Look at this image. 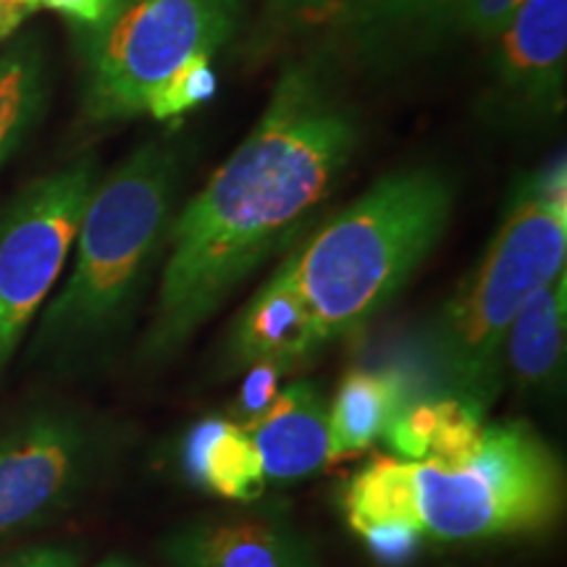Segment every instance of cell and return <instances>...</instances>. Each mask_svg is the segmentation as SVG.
Instances as JSON below:
<instances>
[{
    "mask_svg": "<svg viewBox=\"0 0 567 567\" xmlns=\"http://www.w3.org/2000/svg\"><path fill=\"white\" fill-rule=\"evenodd\" d=\"M567 260L565 158L515 187L492 243L439 310L429 334V360L439 394L488 410L505 381L509 326L530 297Z\"/></svg>",
    "mask_w": 567,
    "mask_h": 567,
    "instance_id": "cell-4",
    "label": "cell"
},
{
    "mask_svg": "<svg viewBox=\"0 0 567 567\" xmlns=\"http://www.w3.org/2000/svg\"><path fill=\"white\" fill-rule=\"evenodd\" d=\"M92 567H137V565L130 563V559L122 557V555H111V557L101 559V563H97V565H92Z\"/></svg>",
    "mask_w": 567,
    "mask_h": 567,
    "instance_id": "cell-29",
    "label": "cell"
},
{
    "mask_svg": "<svg viewBox=\"0 0 567 567\" xmlns=\"http://www.w3.org/2000/svg\"><path fill=\"white\" fill-rule=\"evenodd\" d=\"M410 481L415 526L444 544L534 536L565 509V467L523 421L486 423L478 452L460 467L410 463Z\"/></svg>",
    "mask_w": 567,
    "mask_h": 567,
    "instance_id": "cell-6",
    "label": "cell"
},
{
    "mask_svg": "<svg viewBox=\"0 0 567 567\" xmlns=\"http://www.w3.org/2000/svg\"><path fill=\"white\" fill-rule=\"evenodd\" d=\"M455 187L436 168L381 176L287 252L323 347L363 331L442 243Z\"/></svg>",
    "mask_w": 567,
    "mask_h": 567,
    "instance_id": "cell-3",
    "label": "cell"
},
{
    "mask_svg": "<svg viewBox=\"0 0 567 567\" xmlns=\"http://www.w3.org/2000/svg\"><path fill=\"white\" fill-rule=\"evenodd\" d=\"M486 105L496 122L559 118L567 87V0H526L492 40Z\"/></svg>",
    "mask_w": 567,
    "mask_h": 567,
    "instance_id": "cell-9",
    "label": "cell"
},
{
    "mask_svg": "<svg viewBox=\"0 0 567 567\" xmlns=\"http://www.w3.org/2000/svg\"><path fill=\"white\" fill-rule=\"evenodd\" d=\"M526 0H457L452 34L488 42Z\"/></svg>",
    "mask_w": 567,
    "mask_h": 567,
    "instance_id": "cell-23",
    "label": "cell"
},
{
    "mask_svg": "<svg viewBox=\"0 0 567 567\" xmlns=\"http://www.w3.org/2000/svg\"><path fill=\"white\" fill-rule=\"evenodd\" d=\"M179 174L174 147L151 140L97 179L71 245V271L38 316L32 360L84 363L130 326L166 250Z\"/></svg>",
    "mask_w": 567,
    "mask_h": 567,
    "instance_id": "cell-2",
    "label": "cell"
},
{
    "mask_svg": "<svg viewBox=\"0 0 567 567\" xmlns=\"http://www.w3.org/2000/svg\"><path fill=\"white\" fill-rule=\"evenodd\" d=\"M329 9L354 53L392 61L452 34L457 0H331Z\"/></svg>",
    "mask_w": 567,
    "mask_h": 567,
    "instance_id": "cell-13",
    "label": "cell"
},
{
    "mask_svg": "<svg viewBox=\"0 0 567 567\" xmlns=\"http://www.w3.org/2000/svg\"><path fill=\"white\" fill-rule=\"evenodd\" d=\"M11 40L0 53V168L38 126L51 95V66L40 34Z\"/></svg>",
    "mask_w": 567,
    "mask_h": 567,
    "instance_id": "cell-17",
    "label": "cell"
},
{
    "mask_svg": "<svg viewBox=\"0 0 567 567\" xmlns=\"http://www.w3.org/2000/svg\"><path fill=\"white\" fill-rule=\"evenodd\" d=\"M122 436L74 405H38L0 431V542L74 509L109 476Z\"/></svg>",
    "mask_w": 567,
    "mask_h": 567,
    "instance_id": "cell-7",
    "label": "cell"
},
{
    "mask_svg": "<svg viewBox=\"0 0 567 567\" xmlns=\"http://www.w3.org/2000/svg\"><path fill=\"white\" fill-rule=\"evenodd\" d=\"M243 0H124L82 40L90 124L182 122L218 95L213 61L237 34Z\"/></svg>",
    "mask_w": 567,
    "mask_h": 567,
    "instance_id": "cell-5",
    "label": "cell"
},
{
    "mask_svg": "<svg viewBox=\"0 0 567 567\" xmlns=\"http://www.w3.org/2000/svg\"><path fill=\"white\" fill-rule=\"evenodd\" d=\"M0 9L6 11V17H9L17 27L24 24L34 11H40L38 0H0Z\"/></svg>",
    "mask_w": 567,
    "mask_h": 567,
    "instance_id": "cell-26",
    "label": "cell"
},
{
    "mask_svg": "<svg viewBox=\"0 0 567 567\" xmlns=\"http://www.w3.org/2000/svg\"><path fill=\"white\" fill-rule=\"evenodd\" d=\"M567 268L544 284L509 326L505 371L530 396H557L565 384Z\"/></svg>",
    "mask_w": 567,
    "mask_h": 567,
    "instance_id": "cell-14",
    "label": "cell"
},
{
    "mask_svg": "<svg viewBox=\"0 0 567 567\" xmlns=\"http://www.w3.org/2000/svg\"><path fill=\"white\" fill-rule=\"evenodd\" d=\"M17 32H19V27L13 24V21H11L9 17H6L3 9H0V42L11 40Z\"/></svg>",
    "mask_w": 567,
    "mask_h": 567,
    "instance_id": "cell-28",
    "label": "cell"
},
{
    "mask_svg": "<svg viewBox=\"0 0 567 567\" xmlns=\"http://www.w3.org/2000/svg\"><path fill=\"white\" fill-rule=\"evenodd\" d=\"M344 517L358 534L360 528L375 523L408 520L413 523V481H410V463L400 457H379L360 467L347 481L342 496ZM417 528V526H415ZM421 530V528H417Z\"/></svg>",
    "mask_w": 567,
    "mask_h": 567,
    "instance_id": "cell-18",
    "label": "cell"
},
{
    "mask_svg": "<svg viewBox=\"0 0 567 567\" xmlns=\"http://www.w3.org/2000/svg\"><path fill=\"white\" fill-rule=\"evenodd\" d=\"M444 415V394L431 400H408L386 429V444L396 457L408 463H423L429 457L431 439H434L439 421Z\"/></svg>",
    "mask_w": 567,
    "mask_h": 567,
    "instance_id": "cell-20",
    "label": "cell"
},
{
    "mask_svg": "<svg viewBox=\"0 0 567 567\" xmlns=\"http://www.w3.org/2000/svg\"><path fill=\"white\" fill-rule=\"evenodd\" d=\"M124 0H38V9H51L76 27V34H90L113 17Z\"/></svg>",
    "mask_w": 567,
    "mask_h": 567,
    "instance_id": "cell-24",
    "label": "cell"
},
{
    "mask_svg": "<svg viewBox=\"0 0 567 567\" xmlns=\"http://www.w3.org/2000/svg\"><path fill=\"white\" fill-rule=\"evenodd\" d=\"M268 484L313 478L331 463L329 405L310 381L284 386L268 413L247 425Z\"/></svg>",
    "mask_w": 567,
    "mask_h": 567,
    "instance_id": "cell-12",
    "label": "cell"
},
{
    "mask_svg": "<svg viewBox=\"0 0 567 567\" xmlns=\"http://www.w3.org/2000/svg\"><path fill=\"white\" fill-rule=\"evenodd\" d=\"M284 11H316L331 6V0H274Z\"/></svg>",
    "mask_w": 567,
    "mask_h": 567,
    "instance_id": "cell-27",
    "label": "cell"
},
{
    "mask_svg": "<svg viewBox=\"0 0 567 567\" xmlns=\"http://www.w3.org/2000/svg\"><path fill=\"white\" fill-rule=\"evenodd\" d=\"M179 467L187 484L231 502H258L268 486L250 434L221 415L203 417L184 431Z\"/></svg>",
    "mask_w": 567,
    "mask_h": 567,
    "instance_id": "cell-15",
    "label": "cell"
},
{
    "mask_svg": "<svg viewBox=\"0 0 567 567\" xmlns=\"http://www.w3.org/2000/svg\"><path fill=\"white\" fill-rule=\"evenodd\" d=\"M84 551L76 544H40V547L6 551L0 567H80Z\"/></svg>",
    "mask_w": 567,
    "mask_h": 567,
    "instance_id": "cell-25",
    "label": "cell"
},
{
    "mask_svg": "<svg viewBox=\"0 0 567 567\" xmlns=\"http://www.w3.org/2000/svg\"><path fill=\"white\" fill-rule=\"evenodd\" d=\"M405 402V384L396 373L368 368L347 373L329 408L331 463L371 450Z\"/></svg>",
    "mask_w": 567,
    "mask_h": 567,
    "instance_id": "cell-16",
    "label": "cell"
},
{
    "mask_svg": "<svg viewBox=\"0 0 567 567\" xmlns=\"http://www.w3.org/2000/svg\"><path fill=\"white\" fill-rule=\"evenodd\" d=\"M284 373L287 371L274 363H255L250 368H245L243 386H239L237 396H234L229 421L239 423L243 429L252 425L255 421H260L281 392Z\"/></svg>",
    "mask_w": 567,
    "mask_h": 567,
    "instance_id": "cell-22",
    "label": "cell"
},
{
    "mask_svg": "<svg viewBox=\"0 0 567 567\" xmlns=\"http://www.w3.org/2000/svg\"><path fill=\"white\" fill-rule=\"evenodd\" d=\"M484 410L467 405L457 396L444 394V415L439 429L431 439L429 457L423 463H434L442 467H460L478 452L484 439Z\"/></svg>",
    "mask_w": 567,
    "mask_h": 567,
    "instance_id": "cell-19",
    "label": "cell"
},
{
    "mask_svg": "<svg viewBox=\"0 0 567 567\" xmlns=\"http://www.w3.org/2000/svg\"><path fill=\"white\" fill-rule=\"evenodd\" d=\"M321 350L313 313L284 258L231 323L224 350L226 368L245 371L255 363H274L292 371Z\"/></svg>",
    "mask_w": 567,
    "mask_h": 567,
    "instance_id": "cell-11",
    "label": "cell"
},
{
    "mask_svg": "<svg viewBox=\"0 0 567 567\" xmlns=\"http://www.w3.org/2000/svg\"><path fill=\"white\" fill-rule=\"evenodd\" d=\"M97 179L92 155L27 184L0 210V381L69 264Z\"/></svg>",
    "mask_w": 567,
    "mask_h": 567,
    "instance_id": "cell-8",
    "label": "cell"
},
{
    "mask_svg": "<svg viewBox=\"0 0 567 567\" xmlns=\"http://www.w3.org/2000/svg\"><path fill=\"white\" fill-rule=\"evenodd\" d=\"M368 555L381 567H408L421 551L425 536L408 520L375 523V526L360 528Z\"/></svg>",
    "mask_w": 567,
    "mask_h": 567,
    "instance_id": "cell-21",
    "label": "cell"
},
{
    "mask_svg": "<svg viewBox=\"0 0 567 567\" xmlns=\"http://www.w3.org/2000/svg\"><path fill=\"white\" fill-rule=\"evenodd\" d=\"M168 567H321L308 536L279 517H197L163 536Z\"/></svg>",
    "mask_w": 567,
    "mask_h": 567,
    "instance_id": "cell-10",
    "label": "cell"
},
{
    "mask_svg": "<svg viewBox=\"0 0 567 567\" xmlns=\"http://www.w3.org/2000/svg\"><path fill=\"white\" fill-rule=\"evenodd\" d=\"M358 145V113L321 63L284 69L258 124L172 221L140 358H174L334 193Z\"/></svg>",
    "mask_w": 567,
    "mask_h": 567,
    "instance_id": "cell-1",
    "label": "cell"
}]
</instances>
